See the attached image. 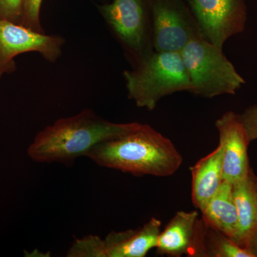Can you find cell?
<instances>
[{
  "instance_id": "obj_11",
  "label": "cell",
  "mask_w": 257,
  "mask_h": 257,
  "mask_svg": "<svg viewBox=\"0 0 257 257\" xmlns=\"http://www.w3.org/2000/svg\"><path fill=\"white\" fill-rule=\"evenodd\" d=\"M199 213L179 211L161 231L156 246L160 255L195 257Z\"/></svg>"
},
{
  "instance_id": "obj_7",
  "label": "cell",
  "mask_w": 257,
  "mask_h": 257,
  "mask_svg": "<svg viewBox=\"0 0 257 257\" xmlns=\"http://www.w3.org/2000/svg\"><path fill=\"white\" fill-rule=\"evenodd\" d=\"M101 12L120 40L141 60L155 51L152 25L143 0H113L101 7Z\"/></svg>"
},
{
  "instance_id": "obj_3",
  "label": "cell",
  "mask_w": 257,
  "mask_h": 257,
  "mask_svg": "<svg viewBox=\"0 0 257 257\" xmlns=\"http://www.w3.org/2000/svg\"><path fill=\"white\" fill-rule=\"evenodd\" d=\"M128 97L138 107L152 111L174 93L190 90V79L180 52H156L140 60L138 68L125 71Z\"/></svg>"
},
{
  "instance_id": "obj_20",
  "label": "cell",
  "mask_w": 257,
  "mask_h": 257,
  "mask_svg": "<svg viewBox=\"0 0 257 257\" xmlns=\"http://www.w3.org/2000/svg\"><path fill=\"white\" fill-rule=\"evenodd\" d=\"M6 72V70L3 67H2L1 64H0V77H2L3 74Z\"/></svg>"
},
{
  "instance_id": "obj_1",
  "label": "cell",
  "mask_w": 257,
  "mask_h": 257,
  "mask_svg": "<svg viewBox=\"0 0 257 257\" xmlns=\"http://www.w3.org/2000/svg\"><path fill=\"white\" fill-rule=\"evenodd\" d=\"M96 165L135 176L170 177L183 163L173 143L148 124L99 144L87 157Z\"/></svg>"
},
{
  "instance_id": "obj_5",
  "label": "cell",
  "mask_w": 257,
  "mask_h": 257,
  "mask_svg": "<svg viewBox=\"0 0 257 257\" xmlns=\"http://www.w3.org/2000/svg\"><path fill=\"white\" fill-rule=\"evenodd\" d=\"M152 44L156 52H178L201 37L194 16L177 0H152Z\"/></svg>"
},
{
  "instance_id": "obj_17",
  "label": "cell",
  "mask_w": 257,
  "mask_h": 257,
  "mask_svg": "<svg viewBox=\"0 0 257 257\" xmlns=\"http://www.w3.org/2000/svg\"><path fill=\"white\" fill-rule=\"evenodd\" d=\"M23 0H0V19L21 23Z\"/></svg>"
},
{
  "instance_id": "obj_10",
  "label": "cell",
  "mask_w": 257,
  "mask_h": 257,
  "mask_svg": "<svg viewBox=\"0 0 257 257\" xmlns=\"http://www.w3.org/2000/svg\"><path fill=\"white\" fill-rule=\"evenodd\" d=\"M162 221L152 217L137 229L111 231L101 239V257H145L156 248Z\"/></svg>"
},
{
  "instance_id": "obj_9",
  "label": "cell",
  "mask_w": 257,
  "mask_h": 257,
  "mask_svg": "<svg viewBox=\"0 0 257 257\" xmlns=\"http://www.w3.org/2000/svg\"><path fill=\"white\" fill-rule=\"evenodd\" d=\"M215 125L223 149V180L236 183L246 178L251 169L247 134L238 114L232 111L224 113L216 120Z\"/></svg>"
},
{
  "instance_id": "obj_12",
  "label": "cell",
  "mask_w": 257,
  "mask_h": 257,
  "mask_svg": "<svg viewBox=\"0 0 257 257\" xmlns=\"http://www.w3.org/2000/svg\"><path fill=\"white\" fill-rule=\"evenodd\" d=\"M192 199L202 211L223 182V149L219 146L198 161L192 168Z\"/></svg>"
},
{
  "instance_id": "obj_21",
  "label": "cell",
  "mask_w": 257,
  "mask_h": 257,
  "mask_svg": "<svg viewBox=\"0 0 257 257\" xmlns=\"http://www.w3.org/2000/svg\"><path fill=\"white\" fill-rule=\"evenodd\" d=\"M254 184H255V189H256V197H257V176L256 175H254Z\"/></svg>"
},
{
  "instance_id": "obj_16",
  "label": "cell",
  "mask_w": 257,
  "mask_h": 257,
  "mask_svg": "<svg viewBox=\"0 0 257 257\" xmlns=\"http://www.w3.org/2000/svg\"><path fill=\"white\" fill-rule=\"evenodd\" d=\"M42 0H23L21 25L35 30L44 32L40 23V9Z\"/></svg>"
},
{
  "instance_id": "obj_14",
  "label": "cell",
  "mask_w": 257,
  "mask_h": 257,
  "mask_svg": "<svg viewBox=\"0 0 257 257\" xmlns=\"http://www.w3.org/2000/svg\"><path fill=\"white\" fill-rule=\"evenodd\" d=\"M252 169L246 178L232 184L238 216L236 243L247 248L248 241L257 229V197Z\"/></svg>"
},
{
  "instance_id": "obj_2",
  "label": "cell",
  "mask_w": 257,
  "mask_h": 257,
  "mask_svg": "<svg viewBox=\"0 0 257 257\" xmlns=\"http://www.w3.org/2000/svg\"><path fill=\"white\" fill-rule=\"evenodd\" d=\"M140 123H114L91 109L62 118L37 134L28 147L29 157L39 163H72L99 144L133 131Z\"/></svg>"
},
{
  "instance_id": "obj_6",
  "label": "cell",
  "mask_w": 257,
  "mask_h": 257,
  "mask_svg": "<svg viewBox=\"0 0 257 257\" xmlns=\"http://www.w3.org/2000/svg\"><path fill=\"white\" fill-rule=\"evenodd\" d=\"M203 38L222 48L226 40L244 30V0H187Z\"/></svg>"
},
{
  "instance_id": "obj_13",
  "label": "cell",
  "mask_w": 257,
  "mask_h": 257,
  "mask_svg": "<svg viewBox=\"0 0 257 257\" xmlns=\"http://www.w3.org/2000/svg\"><path fill=\"white\" fill-rule=\"evenodd\" d=\"M201 212V218L206 224L219 230L236 243L238 216L232 184L223 180L220 187Z\"/></svg>"
},
{
  "instance_id": "obj_15",
  "label": "cell",
  "mask_w": 257,
  "mask_h": 257,
  "mask_svg": "<svg viewBox=\"0 0 257 257\" xmlns=\"http://www.w3.org/2000/svg\"><path fill=\"white\" fill-rule=\"evenodd\" d=\"M195 257H253L247 248L235 243L199 218Z\"/></svg>"
},
{
  "instance_id": "obj_4",
  "label": "cell",
  "mask_w": 257,
  "mask_h": 257,
  "mask_svg": "<svg viewBox=\"0 0 257 257\" xmlns=\"http://www.w3.org/2000/svg\"><path fill=\"white\" fill-rule=\"evenodd\" d=\"M180 54L190 79L189 92L195 95H234L245 84L222 48L202 37L191 40Z\"/></svg>"
},
{
  "instance_id": "obj_18",
  "label": "cell",
  "mask_w": 257,
  "mask_h": 257,
  "mask_svg": "<svg viewBox=\"0 0 257 257\" xmlns=\"http://www.w3.org/2000/svg\"><path fill=\"white\" fill-rule=\"evenodd\" d=\"M244 126L250 143L257 140V104L249 106L241 114H238Z\"/></svg>"
},
{
  "instance_id": "obj_8",
  "label": "cell",
  "mask_w": 257,
  "mask_h": 257,
  "mask_svg": "<svg viewBox=\"0 0 257 257\" xmlns=\"http://www.w3.org/2000/svg\"><path fill=\"white\" fill-rule=\"evenodd\" d=\"M63 43L62 37L0 19V64L6 72L15 67L16 56L26 52H39L47 60L55 62L62 53Z\"/></svg>"
},
{
  "instance_id": "obj_19",
  "label": "cell",
  "mask_w": 257,
  "mask_h": 257,
  "mask_svg": "<svg viewBox=\"0 0 257 257\" xmlns=\"http://www.w3.org/2000/svg\"><path fill=\"white\" fill-rule=\"evenodd\" d=\"M247 249L253 255V257H257V229L250 237Z\"/></svg>"
}]
</instances>
